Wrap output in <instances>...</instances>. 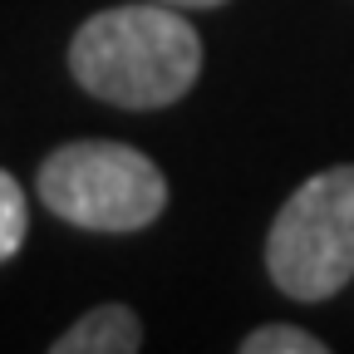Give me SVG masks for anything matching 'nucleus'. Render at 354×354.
Segmentation results:
<instances>
[{"mask_svg":"<svg viewBox=\"0 0 354 354\" xmlns=\"http://www.w3.org/2000/svg\"><path fill=\"white\" fill-rule=\"evenodd\" d=\"M69 69L94 99L118 109H167L202 74L197 30L162 0L88 15L69 44Z\"/></svg>","mask_w":354,"mask_h":354,"instance_id":"f257e3e1","label":"nucleus"},{"mask_svg":"<svg viewBox=\"0 0 354 354\" xmlns=\"http://www.w3.org/2000/svg\"><path fill=\"white\" fill-rule=\"evenodd\" d=\"M39 197L55 216L88 232H138L167 207V183L148 153L128 143H64L39 167Z\"/></svg>","mask_w":354,"mask_h":354,"instance_id":"f03ea898","label":"nucleus"},{"mask_svg":"<svg viewBox=\"0 0 354 354\" xmlns=\"http://www.w3.org/2000/svg\"><path fill=\"white\" fill-rule=\"evenodd\" d=\"M271 281L290 300H330L354 276V162L325 167L290 192L266 236Z\"/></svg>","mask_w":354,"mask_h":354,"instance_id":"7ed1b4c3","label":"nucleus"},{"mask_svg":"<svg viewBox=\"0 0 354 354\" xmlns=\"http://www.w3.org/2000/svg\"><path fill=\"white\" fill-rule=\"evenodd\" d=\"M50 349L55 354H133L143 349V325L128 305H99L84 320H74Z\"/></svg>","mask_w":354,"mask_h":354,"instance_id":"20e7f679","label":"nucleus"},{"mask_svg":"<svg viewBox=\"0 0 354 354\" xmlns=\"http://www.w3.org/2000/svg\"><path fill=\"white\" fill-rule=\"evenodd\" d=\"M330 344L295 325H261L241 339V354H325Z\"/></svg>","mask_w":354,"mask_h":354,"instance_id":"39448f33","label":"nucleus"},{"mask_svg":"<svg viewBox=\"0 0 354 354\" xmlns=\"http://www.w3.org/2000/svg\"><path fill=\"white\" fill-rule=\"evenodd\" d=\"M25 232H30V212H25V192L20 183L0 167V261H10L20 246H25Z\"/></svg>","mask_w":354,"mask_h":354,"instance_id":"423d86ee","label":"nucleus"},{"mask_svg":"<svg viewBox=\"0 0 354 354\" xmlns=\"http://www.w3.org/2000/svg\"><path fill=\"white\" fill-rule=\"evenodd\" d=\"M172 10H207V6H221V0H162Z\"/></svg>","mask_w":354,"mask_h":354,"instance_id":"0eeeda50","label":"nucleus"}]
</instances>
